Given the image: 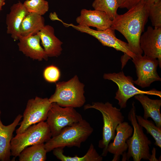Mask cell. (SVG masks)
Segmentation results:
<instances>
[{
  "label": "cell",
  "mask_w": 161,
  "mask_h": 161,
  "mask_svg": "<svg viewBox=\"0 0 161 161\" xmlns=\"http://www.w3.org/2000/svg\"><path fill=\"white\" fill-rule=\"evenodd\" d=\"M147 5L148 18L152 26L155 28H161V1Z\"/></svg>",
  "instance_id": "obj_26"
},
{
  "label": "cell",
  "mask_w": 161,
  "mask_h": 161,
  "mask_svg": "<svg viewBox=\"0 0 161 161\" xmlns=\"http://www.w3.org/2000/svg\"><path fill=\"white\" fill-rule=\"evenodd\" d=\"M141 49L144 55L157 59L161 67V28L149 26L141 35L140 39Z\"/></svg>",
  "instance_id": "obj_12"
},
{
  "label": "cell",
  "mask_w": 161,
  "mask_h": 161,
  "mask_svg": "<svg viewBox=\"0 0 161 161\" xmlns=\"http://www.w3.org/2000/svg\"><path fill=\"white\" fill-rule=\"evenodd\" d=\"M28 13L23 4L19 1L11 7L10 12L6 15L7 33L10 35L15 41L18 40L21 37V25Z\"/></svg>",
  "instance_id": "obj_15"
},
{
  "label": "cell",
  "mask_w": 161,
  "mask_h": 161,
  "mask_svg": "<svg viewBox=\"0 0 161 161\" xmlns=\"http://www.w3.org/2000/svg\"><path fill=\"white\" fill-rule=\"evenodd\" d=\"M43 75L47 81L51 83H55L59 79L61 73L57 67L51 65L45 68L43 71Z\"/></svg>",
  "instance_id": "obj_27"
},
{
  "label": "cell",
  "mask_w": 161,
  "mask_h": 161,
  "mask_svg": "<svg viewBox=\"0 0 161 161\" xmlns=\"http://www.w3.org/2000/svg\"><path fill=\"white\" fill-rule=\"evenodd\" d=\"M85 110L94 109L102 114L103 122L102 139L99 142L98 147L103 149L101 155L106 156L108 153L107 148L111 140H113L116 135V129L117 126L124 121V117L120 109L114 107L107 102H95L91 104H87L84 107Z\"/></svg>",
  "instance_id": "obj_3"
},
{
  "label": "cell",
  "mask_w": 161,
  "mask_h": 161,
  "mask_svg": "<svg viewBox=\"0 0 161 161\" xmlns=\"http://www.w3.org/2000/svg\"><path fill=\"white\" fill-rule=\"evenodd\" d=\"M147 5L153 4V0H141Z\"/></svg>",
  "instance_id": "obj_30"
},
{
  "label": "cell",
  "mask_w": 161,
  "mask_h": 161,
  "mask_svg": "<svg viewBox=\"0 0 161 161\" xmlns=\"http://www.w3.org/2000/svg\"><path fill=\"white\" fill-rule=\"evenodd\" d=\"M124 14H117L112 20L111 27L121 33L128 42L131 52L142 55L140 39L148 18L147 5L141 1Z\"/></svg>",
  "instance_id": "obj_1"
},
{
  "label": "cell",
  "mask_w": 161,
  "mask_h": 161,
  "mask_svg": "<svg viewBox=\"0 0 161 161\" xmlns=\"http://www.w3.org/2000/svg\"><path fill=\"white\" fill-rule=\"evenodd\" d=\"M145 95L140 94L134 96L135 98L141 103L143 108V118L145 119L151 118L156 125L161 128V100L152 99Z\"/></svg>",
  "instance_id": "obj_19"
},
{
  "label": "cell",
  "mask_w": 161,
  "mask_h": 161,
  "mask_svg": "<svg viewBox=\"0 0 161 161\" xmlns=\"http://www.w3.org/2000/svg\"><path fill=\"white\" fill-rule=\"evenodd\" d=\"M47 153L44 143L36 144L24 149L18 157L19 161H45Z\"/></svg>",
  "instance_id": "obj_22"
},
{
  "label": "cell",
  "mask_w": 161,
  "mask_h": 161,
  "mask_svg": "<svg viewBox=\"0 0 161 161\" xmlns=\"http://www.w3.org/2000/svg\"><path fill=\"white\" fill-rule=\"evenodd\" d=\"M133 131L132 127L126 122L123 121L117 126L113 141L109 143L107 148L108 152L114 155L112 161L119 160L120 156L128 149L126 141L131 136Z\"/></svg>",
  "instance_id": "obj_13"
},
{
  "label": "cell",
  "mask_w": 161,
  "mask_h": 161,
  "mask_svg": "<svg viewBox=\"0 0 161 161\" xmlns=\"http://www.w3.org/2000/svg\"><path fill=\"white\" fill-rule=\"evenodd\" d=\"M94 10L106 13L112 20L118 14L117 0H95L92 3Z\"/></svg>",
  "instance_id": "obj_24"
},
{
  "label": "cell",
  "mask_w": 161,
  "mask_h": 161,
  "mask_svg": "<svg viewBox=\"0 0 161 161\" xmlns=\"http://www.w3.org/2000/svg\"><path fill=\"white\" fill-rule=\"evenodd\" d=\"M45 25V19L42 16L28 13L21 25V37H26L37 34Z\"/></svg>",
  "instance_id": "obj_20"
},
{
  "label": "cell",
  "mask_w": 161,
  "mask_h": 161,
  "mask_svg": "<svg viewBox=\"0 0 161 161\" xmlns=\"http://www.w3.org/2000/svg\"><path fill=\"white\" fill-rule=\"evenodd\" d=\"M103 78L113 81L118 86L115 98L118 100V104L120 109L125 108L128 100L137 95L145 94L161 97V91L155 89L145 91L136 88L134 85L132 78L129 76H126L123 71L117 73H105Z\"/></svg>",
  "instance_id": "obj_7"
},
{
  "label": "cell",
  "mask_w": 161,
  "mask_h": 161,
  "mask_svg": "<svg viewBox=\"0 0 161 161\" xmlns=\"http://www.w3.org/2000/svg\"><path fill=\"white\" fill-rule=\"evenodd\" d=\"M84 86L76 75L67 81L56 83L55 92L49 100L63 107H80L86 101Z\"/></svg>",
  "instance_id": "obj_4"
},
{
  "label": "cell",
  "mask_w": 161,
  "mask_h": 161,
  "mask_svg": "<svg viewBox=\"0 0 161 161\" xmlns=\"http://www.w3.org/2000/svg\"><path fill=\"white\" fill-rule=\"evenodd\" d=\"M138 123L146 130L147 133L150 134L153 137L155 142V145L161 147V128L157 126L152 120L144 119L142 116L136 114Z\"/></svg>",
  "instance_id": "obj_23"
},
{
  "label": "cell",
  "mask_w": 161,
  "mask_h": 161,
  "mask_svg": "<svg viewBox=\"0 0 161 161\" xmlns=\"http://www.w3.org/2000/svg\"><path fill=\"white\" fill-rule=\"evenodd\" d=\"M141 0H117L119 8L129 10L134 7Z\"/></svg>",
  "instance_id": "obj_28"
},
{
  "label": "cell",
  "mask_w": 161,
  "mask_h": 161,
  "mask_svg": "<svg viewBox=\"0 0 161 161\" xmlns=\"http://www.w3.org/2000/svg\"><path fill=\"white\" fill-rule=\"evenodd\" d=\"M37 34L48 57H58L61 54L63 42L55 35L52 27L45 25Z\"/></svg>",
  "instance_id": "obj_17"
},
{
  "label": "cell",
  "mask_w": 161,
  "mask_h": 161,
  "mask_svg": "<svg viewBox=\"0 0 161 161\" xmlns=\"http://www.w3.org/2000/svg\"><path fill=\"white\" fill-rule=\"evenodd\" d=\"M83 119L81 114L75 108L63 107L52 103L48 111L46 122L51 131L52 137L58 135L64 128L78 122Z\"/></svg>",
  "instance_id": "obj_8"
},
{
  "label": "cell",
  "mask_w": 161,
  "mask_h": 161,
  "mask_svg": "<svg viewBox=\"0 0 161 161\" xmlns=\"http://www.w3.org/2000/svg\"><path fill=\"white\" fill-rule=\"evenodd\" d=\"M136 115V108L133 102L128 117L133 127L134 132L126 141L128 146L126 160H129L131 157L133 158L134 161H140L142 159L149 160L151 156L149 146L151 142L144 133L143 127L138 123Z\"/></svg>",
  "instance_id": "obj_5"
},
{
  "label": "cell",
  "mask_w": 161,
  "mask_h": 161,
  "mask_svg": "<svg viewBox=\"0 0 161 161\" xmlns=\"http://www.w3.org/2000/svg\"><path fill=\"white\" fill-rule=\"evenodd\" d=\"M64 148H57L53 150V153L58 159L61 161H102L103 158L100 155L91 143L86 154L83 156L73 157L66 156L64 154Z\"/></svg>",
  "instance_id": "obj_21"
},
{
  "label": "cell",
  "mask_w": 161,
  "mask_h": 161,
  "mask_svg": "<svg viewBox=\"0 0 161 161\" xmlns=\"http://www.w3.org/2000/svg\"><path fill=\"white\" fill-rule=\"evenodd\" d=\"M18 40L19 50L26 56L39 61L47 60L48 57L41 45L40 39L38 34L26 37H20Z\"/></svg>",
  "instance_id": "obj_16"
},
{
  "label": "cell",
  "mask_w": 161,
  "mask_h": 161,
  "mask_svg": "<svg viewBox=\"0 0 161 161\" xmlns=\"http://www.w3.org/2000/svg\"><path fill=\"white\" fill-rule=\"evenodd\" d=\"M93 131L89 123L83 119L64 128L58 135L52 137L44 143L45 148L47 152L57 148L75 146L79 148Z\"/></svg>",
  "instance_id": "obj_2"
},
{
  "label": "cell",
  "mask_w": 161,
  "mask_h": 161,
  "mask_svg": "<svg viewBox=\"0 0 161 161\" xmlns=\"http://www.w3.org/2000/svg\"><path fill=\"white\" fill-rule=\"evenodd\" d=\"M1 113L0 110V161H9L11 155L10 142L13 133L23 116L18 114L12 123L6 126L1 120Z\"/></svg>",
  "instance_id": "obj_18"
},
{
  "label": "cell",
  "mask_w": 161,
  "mask_h": 161,
  "mask_svg": "<svg viewBox=\"0 0 161 161\" xmlns=\"http://www.w3.org/2000/svg\"><path fill=\"white\" fill-rule=\"evenodd\" d=\"M132 59L137 77V80H133L134 84L144 88L150 86L154 81L161 80L157 72L159 65L157 59L144 55H135Z\"/></svg>",
  "instance_id": "obj_10"
},
{
  "label": "cell",
  "mask_w": 161,
  "mask_h": 161,
  "mask_svg": "<svg viewBox=\"0 0 161 161\" xmlns=\"http://www.w3.org/2000/svg\"><path fill=\"white\" fill-rule=\"evenodd\" d=\"M65 25L71 26L81 32L91 35L97 39L104 46L114 48L117 51L123 52L130 58L136 55L131 52L129 45L126 43L117 38L115 34V30L111 27L103 30H95L90 27L72 24Z\"/></svg>",
  "instance_id": "obj_11"
},
{
  "label": "cell",
  "mask_w": 161,
  "mask_h": 161,
  "mask_svg": "<svg viewBox=\"0 0 161 161\" xmlns=\"http://www.w3.org/2000/svg\"><path fill=\"white\" fill-rule=\"evenodd\" d=\"M51 137L50 129L46 122L32 125L12 138L10 142L11 155L16 157L25 148L36 144L44 143Z\"/></svg>",
  "instance_id": "obj_6"
},
{
  "label": "cell",
  "mask_w": 161,
  "mask_h": 161,
  "mask_svg": "<svg viewBox=\"0 0 161 161\" xmlns=\"http://www.w3.org/2000/svg\"><path fill=\"white\" fill-rule=\"evenodd\" d=\"M161 0H153V3L158 2Z\"/></svg>",
  "instance_id": "obj_31"
},
{
  "label": "cell",
  "mask_w": 161,
  "mask_h": 161,
  "mask_svg": "<svg viewBox=\"0 0 161 161\" xmlns=\"http://www.w3.org/2000/svg\"><path fill=\"white\" fill-rule=\"evenodd\" d=\"M5 0H0V13L2 10V7L5 4Z\"/></svg>",
  "instance_id": "obj_29"
},
{
  "label": "cell",
  "mask_w": 161,
  "mask_h": 161,
  "mask_svg": "<svg viewBox=\"0 0 161 161\" xmlns=\"http://www.w3.org/2000/svg\"><path fill=\"white\" fill-rule=\"evenodd\" d=\"M52 105L48 98L36 96L29 100L22 116L23 120L16 130V134L24 132L32 125L44 121Z\"/></svg>",
  "instance_id": "obj_9"
},
{
  "label": "cell",
  "mask_w": 161,
  "mask_h": 161,
  "mask_svg": "<svg viewBox=\"0 0 161 161\" xmlns=\"http://www.w3.org/2000/svg\"><path fill=\"white\" fill-rule=\"evenodd\" d=\"M23 4L28 13H34L42 16L49 9L48 2L45 0H26Z\"/></svg>",
  "instance_id": "obj_25"
},
{
  "label": "cell",
  "mask_w": 161,
  "mask_h": 161,
  "mask_svg": "<svg viewBox=\"0 0 161 161\" xmlns=\"http://www.w3.org/2000/svg\"><path fill=\"white\" fill-rule=\"evenodd\" d=\"M76 21L78 25L93 27L97 30H103L111 27L112 20L103 11L83 9Z\"/></svg>",
  "instance_id": "obj_14"
}]
</instances>
